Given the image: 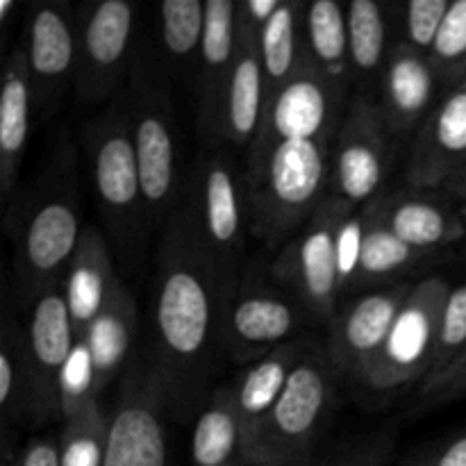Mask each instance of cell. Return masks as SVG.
<instances>
[{
	"mask_svg": "<svg viewBox=\"0 0 466 466\" xmlns=\"http://www.w3.org/2000/svg\"><path fill=\"white\" fill-rule=\"evenodd\" d=\"M27 341V423L46 426L62 419L59 378L76 346L71 312L64 287L46 289L32 303L25 326Z\"/></svg>",
	"mask_w": 466,
	"mask_h": 466,
	"instance_id": "obj_14",
	"label": "cell"
},
{
	"mask_svg": "<svg viewBox=\"0 0 466 466\" xmlns=\"http://www.w3.org/2000/svg\"><path fill=\"white\" fill-rule=\"evenodd\" d=\"M258 39L259 32L239 18V44L228 89L223 144L246 150L258 139L267 112V85Z\"/></svg>",
	"mask_w": 466,
	"mask_h": 466,
	"instance_id": "obj_25",
	"label": "cell"
},
{
	"mask_svg": "<svg viewBox=\"0 0 466 466\" xmlns=\"http://www.w3.org/2000/svg\"><path fill=\"white\" fill-rule=\"evenodd\" d=\"M321 323L312 309L287 289L271 271V262H248L232 294L223 323L226 360L250 367L271 350L300 339L305 328Z\"/></svg>",
	"mask_w": 466,
	"mask_h": 466,
	"instance_id": "obj_8",
	"label": "cell"
},
{
	"mask_svg": "<svg viewBox=\"0 0 466 466\" xmlns=\"http://www.w3.org/2000/svg\"><path fill=\"white\" fill-rule=\"evenodd\" d=\"M3 466H59V437L32 440L16 455L5 453Z\"/></svg>",
	"mask_w": 466,
	"mask_h": 466,
	"instance_id": "obj_43",
	"label": "cell"
},
{
	"mask_svg": "<svg viewBox=\"0 0 466 466\" xmlns=\"http://www.w3.org/2000/svg\"><path fill=\"white\" fill-rule=\"evenodd\" d=\"M364 209L423 253L444 255L451 246L466 244L464 205L444 189L403 187L385 191Z\"/></svg>",
	"mask_w": 466,
	"mask_h": 466,
	"instance_id": "obj_18",
	"label": "cell"
},
{
	"mask_svg": "<svg viewBox=\"0 0 466 466\" xmlns=\"http://www.w3.org/2000/svg\"><path fill=\"white\" fill-rule=\"evenodd\" d=\"M278 7H280V0H246V3H239V18L262 32V27L278 12Z\"/></svg>",
	"mask_w": 466,
	"mask_h": 466,
	"instance_id": "obj_44",
	"label": "cell"
},
{
	"mask_svg": "<svg viewBox=\"0 0 466 466\" xmlns=\"http://www.w3.org/2000/svg\"><path fill=\"white\" fill-rule=\"evenodd\" d=\"M135 5L100 0L82 7L76 18L77 68L73 94L82 105L116 98L135 62Z\"/></svg>",
	"mask_w": 466,
	"mask_h": 466,
	"instance_id": "obj_12",
	"label": "cell"
},
{
	"mask_svg": "<svg viewBox=\"0 0 466 466\" xmlns=\"http://www.w3.org/2000/svg\"><path fill=\"white\" fill-rule=\"evenodd\" d=\"M80 139L96 208L118 273L139 278L148 262L153 228L146 212L126 91L82 126Z\"/></svg>",
	"mask_w": 466,
	"mask_h": 466,
	"instance_id": "obj_3",
	"label": "cell"
},
{
	"mask_svg": "<svg viewBox=\"0 0 466 466\" xmlns=\"http://www.w3.org/2000/svg\"><path fill=\"white\" fill-rule=\"evenodd\" d=\"M205 39L196 73V123L208 148H221L226 103L239 44V3H205Z\"/></svg>",
	"mask_w": 466,
	"mask_h": 466,
	"instance_id": "obj_19",
	"label": "cell"
},
{
	"mask_svg": "<svg viewBox=\"0 0 466 466\" xmlns=\"http://www.w3.org/2000/svg\"><path fill=\"white\" fill-rule=\"evenodd\" d=\"M364 237V209L350 208L344 214L337 230V282H339V296L346 300L353 296L355 280H358L360 255H362Z\"/></svg>",
	"mask_w": 466,
	"mask_h": 466,
	"instance_id": "obj_40",
	"label": "cell"
},
{
	"mask_svg": "<svg viewBox=\"0 0 466 466\" xmlns=\"http://www.w3.org/2000/svg\"><path fill=\"white\" fill-rule=\"evenodd\" d=\"M0 410L7 423H27L25 328L7 308L0 330Z\"/></svg>",
	"mask_w": 466,
	"mask_h": 466,
	"instance_id": "obj_33",
	"label": "cell"
},
{
	"mask_svg": "<svg viewBox=\"0 0 466 466\" xmlns=\"http://www.w3.org/2000/svg\"><path fill=\"white\" fill-rule=\"evenodd\" d=\"M167 391L148 350L139 349L109 412L105 466H168Z\"/></svg>",
	"mask_w": 466,
	"mask_h": 466,
	"instance_id": "obj_10",
	"label": "cell"
},
{
	"mask_svg": "<svg viewBox=\"0 0 466 466\" xmlns=\"http://www.w3.org/2000/svg\"><path fill=\"white\" fill-rule=\"evenodd\" d=\"M341 378L326 346L308 341L248 466H314L337 408Z\"/></svg>",
	"mask_w": 466,
	"mask_h": 466,
	"instance_id": "obj_6",
	"label": "cell"
},
{
	"mask_svg": "<svg viewBox=\"0 0 466 466\" xmlns=\"http://www.w3.org/2000/svg\"><path fill=\"white\" fill-rule=\"evenodd\" d=\"M464 218H466V205H464Z\"/></svg>",
	"mask_w": 466,
	"mask_h": 466,
	"instance_id": "obj_46",
	"label": "cell"
},
{
	"mask_svg": "<svg viewBox=\"0 0 466 466\" xmlns=\"http://www.w3.org/2000/svg\"><path fill=\"white\" fill-rule=\"evenodd\" d=\"M350 96L353 94H346L344 89L332 85L303 57L296 76L278 91V96L267 107L262 130L250 148H262L278 141H330L335 144Z\"/></svg>",
	"mask_w": 466,
	"mask_h": 466,
	"instance_id": "obj_15",
	"label": "cell"
},
{
	"mask_svg": "<svg viewBox=\"0 0 466 466\" xmlns=\"http://www.w3.org/2000/svg\"><path fill=\"white\" fill-rule=\"evenodd\" d=\"M303 9L305 3H280L259 32L267 107L303 64Z\"/></svg>",
	"mask_w": 466,
	"mask_h": 466,
	"instance_id": "obj_31",
	"label": "cell"
},
{
	"mask_svg": "<svg viewBox=\"0 0 466 466\" xmlns=\"http://www.w3.org/2000/svg\"><path fill=\"white\" fill-rule=\"evenodd\" d=\"M132 141L139 164L146 212L153 230H162L185 196L182 137L167 64L150 44L137 46L126 86Z\"/></svg>",
	"mask_w": 466,
	"mask_h": 466,
	"instance_id": "obj_5",
	"label": "cell"
},
{
	"mask_svg": "<svg viewBox=\"0 0 466 466\" xmlns=\"http://www.w3.org/2000/svg\"><path fill=\"white\" fill-rule=\"evenodd\" d=\"M100 400L98 380H96L94 358L85 337H77L66 364H64L62 378H59V408H62V421L77 417L85 408Z\"/></svg>",
	"mask_w": 466,
	"mask_h": 466,
	"instance_id": "obj_35",
	"label": "cell"
},
{
	"mask_svg": "<svg viewBox=\"0 0 466 466\" xmlns=\"http://www.w3.org/2000/svg\"><path fill=\"white\" fill-rule=\"evenodd\" d=\"M444 91L446 85L431 59L396 41L380 77L376 105L390 135L405 150Z\"/></svg>",
	"mask_w": 466,
	"mask_h": 466,
	"instance_id": "obj_21",
	"label": "cell"
},
{
	"mask_svg": "<svg viewBox=\"0 0 466 466\" xmlns=\"http://www.w3.org/2000/svg\"><path fill=\"white\" fill-rule=\"evenodd\" d=\"M303 57L323 77L353 94L349 12L337 0H314L303 9Z\"/></svg>",
	"mask_w": 466,
	"mask_h": 466,
	"instance_id": "obj_27",
	"label": "cell"
},
{
	"mask_svg": "<svg viewBox=\"0 0 466 466\" xmlns=\"http://www.w3.org/2000/svg\"><path fill=\"white\" fill-rule=\"evenodd\" d=\"M444 191H449L453 198H458L460 203L466 205V162L462 164V168L455 173V177L449 182V187H446Z\"/></svg>",
	"mask_w": 466,
	"mask_h": 466,
	"instance_id": "obj_45",
	"label": "cell"
},
{
	"mask_svg": "<svg viewBox=\"0 0 466 466\" xmlns=\"http://www.w3.org/2000/svg\"><path fill=\"white\" fill-rule=\"evenodd\" d=\"M349 12V50L353 91L376 98L380 77L385 73L391 48L390 7L376 0H353L346 5Z\"/></svg>",
	"mask_w": 466,
	"mask_h": 466,
	"instance_id": "obj_28",
	"label": "cell"
},
{
	"mask_svg": "<svg viewBox=\"0 0 466 466\" xmlns=\"http://www.w3.org/2000/svg\"><path fill=\"white\" fill-rule=\"evenodd\" d=\"M182 205L189 212L200 246L232 296L248 264L246 244L250 230L244 167L235 162L230 150L205 148L191 168Z\"/></svg>",
	"mask_w": 466,
	"mask_h": 466,
	"instance_id": "obj_7",
	"label": "cell"
},
{
	"mask_svg": "<svg viewBox=\"0 0 466 466\" xmlns=\"http://www.w3.org/2000/svg\"><path fill=\"white\" fill-rule=\"evenodd\" d=\"M451 289L453 287L441 276H426L414 282L412 294L400 309L390 337L355 387L382 399L421 385L431 376L441 312Z\"/></svg>",
	"mask_w": 466,
	"mask_h": 466,
	"instance_id": "obj_9",
	"label": "cell"
},
{
	"mask_svg": "<svg viewBox=\"0 0 466 466\" xmlns=\"http://www.w3.org/2000/svg\"><path fill=\"white\" fill-rule=\"evenodd\" d=\"M305 349H308L305 339L280 346L250 367H246L239 373V378L232 382L241 440H244V466H248L253 460L259 440L267 431L268 419H271L273 410H276L278 400H280Z\"/></svg>",
	"mask_w": 466,
	"mask_h": 466,
	"instance_id": "obj_23",
	"label": "cell"
},
{
	"mask_svg": "<svg viewBox=\"0 0 466 466\" xmlns=\"http://www.w3.org/2000/svg\"><path fill=\"white\" fill-rule=\"evenodd\" d=\"M76 164V144L62 132L39 180L5 209L14 241L12 291L27 309L46 289L62 285L85 230Z\"/></svg>",
	"mask_w": 466,
	"mask_h": 466,
	"instance_id": "obj_2",
	"label": "cell"
},
{
	"mask_svg": "<svg viewBox=\"0 0 466 466\" xmlns=\"http://www.w3.org/2000/svg\"><path fill=\"white\" fill-rule=\"evenodd\" d=\"M35 116L36 105L32 94L25 39H18L5 59L3 94H0V196L5 209L12 208L18 194V176L25 159Z\"/></svg>",
	"mask_w": 466,
	"mask_h": 466,
	"instance_id": "obj_22",
	"label": "cell"
},
{
	"mask_svg": "<svg viewBox=\"0 0 466 466\" xmlns=\"http://www.w3.org/2000/svg\"><path fill=\"white\" fill-rule=\"evenodd\" d=\"M191 466H244V440L232 382L218 385L196 417Z\"/></svg>",
	"mask_w": 466,
	"mask_h": 466,
	"instance_id": "obj_30",
	"label": "cell"
},
{
	"mask_svg": "<svg viewBox=\"0 0 466 466\" xmlns=\"http://www.w3.org/2000/svg\"><path fill=\"white\" fill-rule=\"evenodd\" d=\"M466 396V353L451 367L431 376L417 387V410H435L458 403Z\"/></svg>",
	"mask_w": 466,
	"mask_h": 466,
	"instance_id": "obj_41",
	"label": "cell"
},
{
	"mask_svg": "<svg viewBox=\"0 0 466 466\" xmlns=\"http://www.w3.org/2000/svg\"><path fill=\"white\" fill-rule=\"evenodd\" d=\"M350 205L328 196L309 221L271 259V271L294 291L321 323H330L341 305L337 282V230Z\"/></svg>",
	"mask_w": 466,
	"mask_h": 466,
	"instance_id": "obj_13",
	"label": "cell"
},
{
	"mask_svg": "<svg viewBox=\"0 0 466 466\" xmlns=\"http://www.w3.org/2000/svg\"><path fill=\"white\" fill-rule=\"evenodd\" d=\"M466 162V77L449 86L410 141L405 187L446 189Z\"/></svg>",
	"mask_w": 466,
	"mask_h": 466,
	"instance_id": "obj_20",
	"label": "cell"
},
{
	"mask_svg": "<svg viewBox=\"0 0 466 466\" xmlns=\"http://www.w3.org/2000/svg\"><path fill=\"white\" fill-rule=\"evenodd\" d=\"M399 466H466V428L408 451Z\"/></svg>",
	"mask_w": 466,
	"mask_h": 466,
	"instance_id": "obj_42",
	"label": "cell"
},
{
	"mask_svg": "<svg viewBox=\"0 0 466 466\" xmlns=\"http://www.w3.org/2000/svg\"><path fill=\"white\" fill-rule=\"evenodd\" d=\"M109 414L100 400L64 421L59 431V466H105Z\"/></svg>",
	"mask_w": 466,
	"mask_h": 466,
	"instance_id": "obj_34",
	"label": "cell"
},
{
	"mask_svg": "<svg viewBox=\"0 0 466 466\" xmlns=\"http://www.w3.org/2000/svg\"><path fill=\"white\" fill-rule=\"evenodd\" d=\"M440 258L441 255L423 253V250L405 244L385 223L373 218L364 209L362 255H360L358 280H355L353 296L369 289H378V287H390L396 285V282H403L400 278L423 271V268L435 264Z\"/></svg>",
	"mask_w": 466,
	"mask_h": 466,
	"instance_id": "obj_29",
	"label": "cell"
},
{
	"mask_svg": "<svg viewBox=\"0 0 466 466\" xmlns=\"http://www.w3.org/2000/svg\"><path fill=\"white\" fill-rule=\"evenodd\" d=\"M137 337H139V305H137L130 287L121 280L114 289L112 299L107 300L103 312L96 317L85 335L91 349V358H94L100 394L116 378L123 376L127 364L139 353Z\"/></svg>",
	"mask_w": 466,
	"mask_h": 466,
	"instance_id": "obj_26",
	"label": "cell"
},
{
	"mask_svg": "<svg viewBox=\"0 0 466 466\" xmlns=\"http://www.w3.org/2000/svg\"><path fill=\"white\" fill-rule=\"evenodd\" d=\"M451 7H453V3H449V0H412V3L403 5L400 7V12H403V18H400L403 39H400V44L412 46L414 50L431 57Z\"/></svg>",
	"mask_w": 466,
	"mask_h": 466,
	"instance_id": "obj_39",
	"label": "cell"
},
{
	"mask_svg": "<svg viewBox=\"0 0 466 466\" xmlns=\"http://www.w3.org/2000/svg\"><path fill=\"white\" fill-rule=\"evenodd\" d=\"M412 289L414 282H396L341 300L339 309L328 323L326 344L328 358L341 382L358 385L364 369L390 337Z\"/></svg>",
	"mask_w": 466,
	"mask_h": 466,
	"instance_id": "obj_16",
	"label": "cell"
},
{
	"mask_svg": "<svg viewBox=\"0 0 466 466\" xmlns=\"http://www.w3.org/2000/svg\"><path fill=\"white\" fill-rule=\"evenodd\" d=\"M36 116L48 123L76 85L77 30L68 3H48L32 9L25 32Z\"/></svg>",
	"mask_w": 466,
	"mask_h": 466,
	"instance_id": "obj_17",
	"label": "cell"
},
{
	"mask_svg": "<svg viewBox=\"0 0 466 466\" xmlns=\"http://www.w3.org/2000/svg\"><path fill=\"white\" fill-rule=\"evenodd\" d=\"M330 141H278L250 148L244 164L250 237L276 255L330 196Z\"/></svg>",
	"mask_w": 466,
	"mask_h": 466,
	"instance_id": "obj_4",
	"label": "cell"
},
{
	"mask_svg": "<svg viewBox=\"0 0 466 466\" xmlns=\"http://www.w3.org/2000/svg\"><path fill=\"white\" fill-rule=\"evenodd\" d=\"M230 299L180 203L157 235L144 346L162 378L173 421L194 423L218 387Z\"/></svg>",
	"mask_w": 466,
	"mask_h": 466,
	"instance_id": "obj_1",
	"label": "cell"
},
{
	"mask_svg": "<svg viewBox=\"0 0 466 466\" xmlns=\"http://www.w3.org/2000/svg\"><path fill=\"white\" fill-rule=\"evenodd\" d=\"M205 3L200 0H164L159 5V39L168 71L187 82H196L205 39Z\"/></svg>",
	"mask_w": 466,
	"mask_h": 466,
	"instance_id": "obj_32",
	"label": "cell"
},
{
	"mask_svg": "<svg viewBox=\"0 0 466 466\" xmlns=\"http://www.w3.org/2000/svg\"><path fill=\"white\" fill-rule=\"evenodd\" d=\"M118 282L121 276L107 237L98 226H86L62 282L76 339L86 335Z\"/></svg>",
	"mask_w": 466,
	"mask_h": 466,
	"instance_id": "obj_24",
	"label": "cell"
},
{
	"mask_svg": "<svg viewBox=\"0 0 466 466\" xmlns=\"http://www.w3.org/2000/svg\"><path fill=\"white\" fill-rule=\"evenodd\" d=\"M403 146L390 135L376 98L353 91L332 148L330 196L367 208L385 194Z\"/></svg>",
	"mask_w": 466,
	"mask_h": 466,
	"instance_id": "obj_11",
	"label": "cell"
},
{
	"mask_svg": "<svg viewBox=\"0 0 466 466\" xmlns=\"http://www.w3.org/2000/svg\"><path fill=\"white\" fill-rule=\"evenodd\" d=\"M399 423H387L378 431L344 441L314 466H394Z\"/></svg>",
	"mask_w": 466,
	"mask_h": 466,
	"instance_id": "obj_36",
	"label": "cell"
},
{
	"mask_svg": "<svg viewBox=\"0 0 466 466\" xmlns=\"http://www.w3.org/2000/svg\"><path fill=\"white\" fill-rule=\"evenodd\" d=\"M466 353V285L453 287L441 312L440 337H437L435 358L431 376H437L446 367ZM428 376V378H431ZM426 378V380H428Z\"/></svg>",
	"mask_w": 466,
	"mask_h": 466,
	"instance_id": "obj_38",
	"label": "cell"
},
{
	"mask_svg": "<svg viewBox=\"0 0 466 466\" xmlns=\"http://www.w3.org/2000/svg\"><path fill=\"white\" fill-rule=\"evenodd\" d=\"M428 59L446 89L466 77V0L453 3Z\"/></svg>",
	"mask_w": 466,
	"mask_h": 466,
	"instance_id": "obj_37",
	"label": "cell"
}]
</instances>
